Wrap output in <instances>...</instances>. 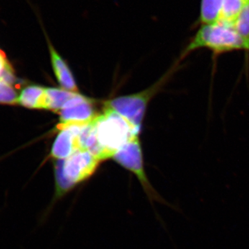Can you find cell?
I'll list each match as a JSON object with an SVG mask.
<instances>
[{"mask_svg": "<svg viewBox=\"0 0 249 249\" xmlns=\"http://www.w3.org/2000/svg\"><path fill=\"white\" fill-rule=\"evenodd\" d=\"M100 162L101 160L85 150H78L65 160H55V188L49 209L77 187L88 181L96 173Z\"/></svg>", "mask_w": 249, "mask_h": 249, "instance_id": "2", "label": "cell"}, {"mask_svg": "<svg viewBox=\"0 0 249 249\" xmlns=\"http://www.w3.org/2000/svg\"><path fill=\"white\" fill-rule=\"evenodd\" d=\"M233 26L238 34L245 38L249 39V0L246 1L245 6Z\"/></svg>", "mask_w": 249, "mask_h": 249, "instance_id": "14", "label": "cell"}, {"mask_svg": "<svg viewBox=\"0 0 249 249\" xmlns=\"http://www.w3.org/2000/svg\"><path fill=\"white\" fill-rule=\"evenodd\" d=\"M91 124L101 152V160L112 158L121 147L137 137L139 131L124 116L107 107Z\"/></svg>", "mask_w": 249, "mask_h": 249, "instance_id": "3", "label": "cell"}, {"mask_svg": "<svg viewBox=\"0 0 249 249\" xmlns=\"http://www.w3.org/2000/svg\"><path fill=\"white\" fill-rule=\"evenodd\" d=\"M223 1L224 0H201L199 20L202 25L220 20Z\"/></svg>", "mask_w": 249, "mask_h": 249, "instance_id": "10", "label": "cell"}, {"mask_svg": "<svg viewBox=\"0 0 249 249\" xmlns=\"http://www.w3.org/2000/svg\"><path fill=\"white\" fill-rule=\"evenodd\" d=\"M18 104L29 109H48L47 88L37 85H28L19 93Z\"/></svg>", "mask_w": 249, "mask_h": 249, "instance_id": "9", "label": "cell"}, {"mask_svg": "<svg viewBox=\"0 0 249 249\" xmlns=\"http://www.w3.org/2000/svg\"><path fill=\"white\" fill-rule=\"evenodd\" d=\"M47 93L48 98V110L58 112L78 93L71 92L64 89L47 88Z\"/></svg>", "mask_w": 249, "mask_h": 249, "instance_id": "11", "label": "cell"}, {"mask_svg": "<svg viewBox=\"0 0 249 249\" xmlns=\"http://www.w3.org/2000/svg\"><path fill=\"white\" fill-rule=\"evenodd\" d=\"M112 158L116 163L135 175L152 204H153V201L167 204L166 201L156 191L147 178L144 169L142 147L138 137H134L127 142Z\"/></svg>", "mask_w": 249, "mask_h": 249, "instance_id": "5", "label": "cell"}, {"mask_svg": "<svg viewBox=\"0 0 249 249\" xmlns=\"http://www.w3.org/2000/svg\"><path fill=\"white\" fill-rule=\"evenodd\" d=\"M201 49H209L215 57L238 51L249 53V39L241 36L233 25L227 23L219 21L204 24L183 49L180 60L183 61L190 54Z\"/></svg>", "mask_w": 249, "mask_h": 249, "instance_id": "1", "label": "cell"}, {"mask_svg": "<svg viewBox=\"0 0 249 249\" xmlns=\"http://www.w3.org/2000/svg\"><path fill=\"white\" fill-rule=\"evenodd\" d=\"M14 84L15 83L9 80H0V104L9 106L18 104L19 94Z\"/></svg>", "mask_w": 249, "mask_h": 249, "instance_id": "13", "label": "cell"}, {"mask_svg": "<svg viewBox=\"0 0 249 249\" xmlns=\"http://www.w3.org/2000/svg\"><path fill=\"white\" fill-rule=\"evenodd\" d=\"M247 0H224L223 1L221 22L234 25Z\"/></svg>", "mask_w": 249, "mask_h": 249, "instance_id": "12", "label": "cell"}, {"mask_svg": "<svg viewBox=\"0 0 249 249\" xmlns=\"http://www.w3.org/2000/svg\"><path fill=\"white\" fill-rule=\"evenodd\" d=\"M181 62L178 59L169 71L150 89L145 90L142 93L114 98L105 103V107L110 108L116 111L125 118L130 124L140 129L147 103L150 98L167 83L175 72L181 68L182 65H181Z\"/></svg>", "mask_w": 249, "mask_h": 249, "instance_id": "4", "label": "cell"}, {"mask_svg": "<svg viewBox=\"0 0 249 249\" xmlns=\"http://www.w3.org/2000/svg\"><path fill=\"white\" fill-rule=\"evenodd\" d=\"M44 33L45 34L47 43H48L52 67H53L54 73H55L58 83L64 89L71 91V92L77 93L78 88H77L76 83L71 70L69 68L68 65H67L65 60L60 56V54L54 49L52 42L49 40V37L46 34L47 33L45 31H44Z\"/></svg>", "mask_w": 249, "mask_h": 249, "instance_id": "8", "label": "cell"}, {"mask_svg": "<svg viewBox=\"0 0 249 249\" xmlns=\"http://www.w3.org/2000/svg\"><path fill=\"white\" fill-rule=\"evenodd\" d=\"M58 112L60 124H89L98 116L92 101L79 93L67 102Z\"/></svg>", "mask_w": 249, "mask_h": 249, "instance_id": "7", "label": "cell"}, {"mask_svg": "<svg viewBox=\"0 0 249 249\" xmlns=\"http://www.w3.org/2000/svg\"><path fill=\"white\" fill-rule=\"evenodd\" d=\"M2 79L9 80L15 83L16 77L11 62L4 52L0 49V80Z\"/></svg>", "mask_w": 249, "mask_h": 249, "instance_id": "15", "label": "cell"}, {"mask_svg": "<svg viewBox=\"0 0 249 249\" xmlns=\"http://www.w3.org/2000/svg\"><path fill=\"white\" fill-rule=\"evenodd\" d=\"M86 124H59L60 132L54 141L49 157L55 160H65L80 150V129Z\"/></svg>", "mask_w": 249, "mask_h": 249, "instance_id": "6", "label": "cell"}]
</instances>
